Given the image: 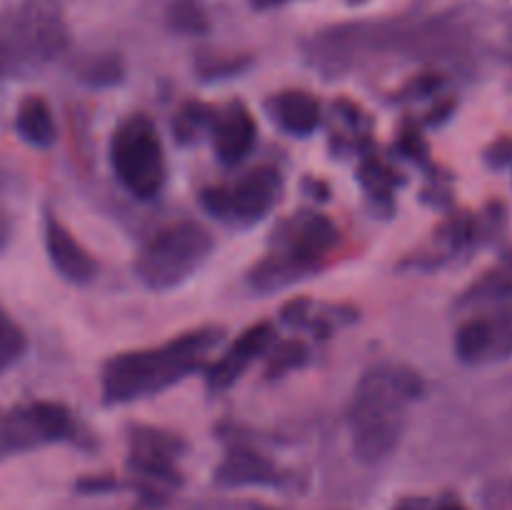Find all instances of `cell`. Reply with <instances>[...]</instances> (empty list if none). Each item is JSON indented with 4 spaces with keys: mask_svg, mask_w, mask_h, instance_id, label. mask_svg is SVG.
Returning <instances> with one entry per match:
<instances>
[{
    "mask_svg": "<svg viewBox=\"0 0 512 510\" xmlns=\"http://www.w3.org/2000/svg\"><path fill=\"white\" fill-rule=\"evenodd\" d=\"M503 23L505 18L475 3L455 5L428 18L343 23L315 33L305 43V58L328 78L385 53L475 70L488 55L498 53L493 35Z\"/></svg>",
    "mask_w": 512,
    "mask_h": 510,
    "instance_id": "obj_1",
    "label": "cell"
},
{
    "mask_svg": "<svg viewBox=\"0 0 512 510\" xmlns=\"http://www.w3.org/2000/svg\"><path fill=\"white\" fill-rule=\"evenodd\" d=\"M425 395V380L403 363H380L365 370L348 405L353 453L360 463L378 465L398 450L408 408Z\"/></svg>",
    "mask_w": 512,
    "mask_h": 510,
    "instance_id": "obj_2",
    "label": "cell"
},
{
    "mask_svg": "<svg viewBox=\"0 0 512 510\" xmlns=\"http://www.w3.org/2000/svg\"><path fill=\"white\" fill-rule=\"evenodd\" d=\"M218 325L188 330L173 340L143 350H128L105 360L100 370V393L105 405H128L153 398L183 383L208 365V355L223 340Z\"/></svg>",
    "mask_w": 512,
    "mask_h": 510,
    "instance_id": "obj_3",
    "label": "cell"
},
{
    "mask_svg": "<svg viewBox=\"0 0 512 510\" xmlns=\"http://www.w3.org/2000/svg\"><path fill=\"white\" fill-rule=\"evenodd\" d=\"M463 323L455 330V355L465 365H485L512 355V253L483 273L460 298Z\"/></svg>",
    "mask_w": 512,
    "mask_h": 510,
    "instance_id": "obj_4",
    "label": "cell"
},
{
    "mask_svg": "<svg viewBox=\"0 0 512 510\" xmlns=\"http://www.w3.org/2000/svg\"><path fill=\"white\" fill-rule=\"evenodd\" d=\"M338 238V225L318 210L288 215L275 225L265 258L250 268V290L260 295L278 293L308 278L323 265Z\"/></svg>",
    "mask_w": 512,
    "mask_h": 510,
    "instance_id": "obj_5",
    "label": "cell"
},
{
    "mask_svg": "<svg viewBox=\"0 0 512 510\" xmlns=\"http://www.w3.org/2000/svg\"><path fill=\"white\" fill-rule=\"evenodd\" d=\"M70 48L60 0H23L0 15V73L30 78Z\"/></svg>",
    "mask_w": 512,
    "mask_h": 510,
    "instance_id": "obj_6",
    "label": "cell"
},
{
    "mask_svg": "<svg viewBox=\"0 0 512 510\" xmlns=\"http://www.w3.org/2000/svg\"><path fill=\"white\" fill-rule=\"evenodd\" d=\"M215 238L205 225L180 220L160 228L145 240L133 260L135 278L148 290L163 293L183 285L210 258Z\"/></svg>",
    "mask_w": 512,
    "mask_h": 510,
    "instance_id": "obj_7",
    "label": "cell"
},
{
    "mask_svg": "<svg viewBox=\"0 0 512 510\" xmlns=\"http://www.w3.org/2000/svg\"><path fill=\"white\" fill-rule=\"evenodd\" d=\"M110 165L118 183L138 200H155L168 180L163 140L153 120L133 113L113 130Z\"/></svg>",
    "mask_w": 512,
    "mask_h": 510,
    "instance_id": "obj_8",
    "label": "cell"
},
{
    "mask_svg": "<svg viewBox=\"0 0 512 510\" xmlns=\"http://www.w3.org/2000/svg\"><path fill=\"white\" fill-rule=\"evenodd\" d=\"M83 438L75 413L58 400H30L0 410V460L50 443H80Z\"/></svg>",
    "mask_w": 512,
    "mask_h": 510,
    "instance_id": "obj_9",
    "label": "cell"
},
{
    "mask_svg": "<svg viewBox=\"0 0 512 510\" xmlns=\"http://www.w3.org/2000/svg\"><path fill=\"white\" fill-rule=\"evenodd\" d=\"M283 188V175L275 165H258L230 185H213L200 193V203L213 218L248 228L260 223L275 208Z\"/></svg>",
    "mask_w": 512,
    "mask_h": 510,
    "instance_id": "obj_10",
    "label": "cell"
},
{
    "mask_svg": "<svg viewBox=\"0 0 512 510\" xmlns=\"http://www.w3.org/2000/svg\"><path fill=\"white\" fill-rule=\"evenodd\" d=\"M275 335H278L275 333V323H270V320H260V323L245 328L218 360L205 365V385H208V390L220 393V390L233 388L243 378L245 370L273 348Z\"/></svg>",
    "mask_w": 512,
    "mask_h": 510,
    "instance_id": "obj_11",
    "label": "cell"
},
{
    "mask_svg": "<svg viewBox=\"0 0 512 510\" xmlns=\"http://www.w3.org/2000/svg\"><path fill=\"white\" fill-rule=\"evenodd\" d=\"M185 440L168 430L150 428V425H133L130 428V468L140 475L165 483H180L175 460L183 455Z\"/></svg>",
    "mask_w": 512,
    "mask_h": 510,
    "instance_id": "obj_12",
    "label": "cell"
},
{
    "mask_svg": "<svg viewBox=\"0 0 512 510\" xmlns=\"http://www.w3.org/2000/svg\"><path fill=\"white\" fill-rule=\"evenodd\" d=\"M43 243L50 265L58 270L60 278L68 283L85 285L98 273V263L73 235V230L63 223L55 213L45 210L43 215Z\"/></svg>",
    "mask_w": 512,
    "mask_h": 510,
    "instance_id": "obj_13",
    "label": "cell"
},
{
    "mask_svg": "<svg viewBox=\"0 0 512 510\" xmlns=\"http://www.w3.org/2000/svg\"><path fill=\"white\" fill-rule=\"evenodd\" d=\"M210 138H213L215 155L223 165L243 163L255 148L258 140V123L245 103L233 100V103L215 108L213 123H210Z\"/></svg>",
    "mask_w": 512,
    "mask_h": 510,
    "instance_id": "obj_14",
    "label": "cell"
},
{
    "mask_svg": "<svg viewBox=\"0 0 512 510\" xmlns=\"http://www.w3.org/2000/svg\"><path fill=\"white\" fill-rule=\"evenodd\" d=\"M215 480L225 488H243V485H280L285 473L270 458L253 448H233L215 470Z\"/></svg>",
    "mask_w": 512,
    "mask_h": 510,
    "instance_id": "obj_15",
    "label": "cell"
},
{
    "mask_svg": "<svg viewBox=\"0 0 512 510\" xmlns=\"http://www.w3.org/2000/svg\"><path fill=\"white\" fill-rule=\"evenodd\" d=\"M265 110L280 130L295 138H308L320 128V103L305 90H283L270 95Z\"/></svg>",
    "mask_w": 512,
    "mask_h": 510,
    "instance_id": "obj_16",
    "label": "cell"
},
{
    "mask_svg": "<svg viewBox=\"0 0 512 510\" xmlns=\"http://www.w3.org/2000/svg\"><path fill=\"white\" fill-rule=\"evenodd\" d=\"M15 130L33 148H50L58 140L53 108L43 95H25L15 113Z\"/></svg>",
    "mask_w": 512,
    "mask_h": 510,
    "instance_id": "obj_17",
    "label": "cell"
},
{
    "mask_svg": "<svg viewBox=\"0 0 512 510\" xmlns=\"http://www.w3.org/2000/svg\"><path fill=\"white\" fill-rule=\"evenodd\" d=\"M75 75H78L80 83L90 85V88H110V85H118L123 80L125 63L120 53H113V50L95 53L75 65Z\"/></svg>",
    "mask_w": 512,
    "mask_h": 510,
    "instance_id": "obj_18",
    "label": "cell"
},
{
    "mask_svg": "<svg viewBox=\"0 0 512 510\" xmlns=\"http://www.w3.org/2000/svg\"><path fill=\"white\" fill-rule=\"evenodd\" d=\"M25 350H28V338H25L23 328L13 320V315L0 305V375L8 373L10 368L23 360Z\"/></svg>",
    "mask_w": 512,
    "mask_h": 510,
    "instance_id": "obj_19",
    "label": "cell"
},
{
    "mask_svg": "<svg viewBox=\"0 0 512 510\" xmlns=\"http://www.w3.org/2000/svg\"><path fill=\"white\" fill-rule=\"evenodd\" d=\"M168 25L175 33L203 35L210 30V18L200 0H173L168 5Z\"/></svg>",
    "mask_w": 512,
    "mask_h": 510,
    "instance_id": "obj_20",
    "label": "cell"
},
{
    "mask_svg": "<svg viewBox=\"0 0 512 510\" xmlns=\"http://www.w3.org/2000/svg\"><path fill=\"white\" fill-rule=\"evenodd\" d=\"M215 108L210 105L198 103V100H190L180 108V113L175 115L173 120V135L180 140V143H193L195 138H200V133L210 130V123H213Z\"/></svg>",
    "mask_w": 512,
    "mask_h": 510,
    "instance_id": "obj_21",
    "label": "cell"
},
{
    "mask_svg": "<svg viewBox=\"0 0 512 510\" xmlns=\"http://www.w3.org/2000/svg\"><path fill=\"white\" fill-rule=\"evenodd\" d=\"M310 360V348L303 340H283V343H275L270 348V360L265 375L268 378H283L290 370L303 368Z\"/></svg>",
    "mask_w": 512,
    "mask_h": 510,
    "instance_id": "obj_22",
    "label": "cell"
},
{
    "mask_svg": "<svg viewBox=\"0 0 512 510\" xmlns=\"http://www.w3.org/2000/svg\"><path fill=\"white\" fill-rule=\"evenodd\" d=\"M393 170L388 165H383L380 160H368V163L360 168V180L368 188V193H373L375 198H388L395 188Z\"/></svg>",
    "mask_w": 512,
    "mask_h": 510,
    "instance_id": "obj_23",
    "label": "cell"
},
{
    "mask_svg": "<svg viewBox=\"0 0 512 510\" xmlns=\"http://www.w3.org/2000/svg\"><path fill=\"white\" fill-rule=\"evenodd\" d=\"M8 193H10L8 173H5V168L0 165V253L8 248L10 238H13V225H15L13 208H10Z\"/></svg>",
    "mask_w": 512,
    "mask_h": 510,
    "instance_id": "obj_24",
    "label": "cell"
},
{
    "mask_svg": "<svg viewBox=\"0 0 512 510\" xmlns=\"http://www.w3.org/2000/svg\"><path fill=\"white\" fill-rule=\"evenodd\" d=\"M248 65V58H238V55H218V58H208L198 65L200 73L205 78H220V75H235Z\"/></svg>",
    "mask_w": 512,
    "mask_h": 510,
    "instance_id": "obj_25",
    "label": "cell"
},
{
    "mask_svg": "<svg viewBox=\"0 0 512 510\" xmlns=\"http://www.w3.org/2000/svg\"><path fill=\"white\" fill-rule=\"evenodd\" d=\"M483 158L493 170L512 168V138H498L495 143H490Z\"/></svg>",
    "mask_w": 512,
    "mask_h": 510,
    "instance_id": "obj_26",
    "label": "cell"
},
{
    "mask_svg": "<svg viewBox=\"0 0 512 510\" xmlns=\"http://www.w3.org/2000/svg\"><path fill=\"white\" fill-rule=\"evenodd\" d=\"M435 503L430 498H420V495H410V498L398 500L390 510H433Z\"/></svg>",
    "mask_w": 512,
    "mask_h": 510,
    "instance_id": "obj_27",
    "label": "cell"
},
{
    "mask_svg": "<svg viewBox=\"0 0 512 510\" xmlns=\"http://www.w3.org/2000/svg\"><path fill=\"white\" fill-rule=\"evenodd\" d=\"M433 510H470V508L465 503H460V500L448 498V500H443V503H435Z\"/></svg>",
    "mask_w": 512,
    "mask_h": 510,
    "instance_id": "obj_28",
    "label": "cell"
},
{
    "mask_svg": "<svg viewBox=\"0 0 512 510\" xmlns=\"http://www.w3.org/2000/svg\"><path fill=\"white\" fill-rule=\"evenodd\" d=\"M285 0H250V5L258 10H270V8H278V5H283Z\"/></svg>",
    "mask_w": 512,
    "mask_h": 510,
    "instance_id": "obj_29",
    "label": "cell"
},
{
    "mask_svg": "<svg viewBox=\"0 0 512 510\" xmlns=\"http://www.w3.org/2000/svg\"><path fill=\"white\" fill-rule=\"evenodd\" d=\"M350 3H365V0H350Z\"/></svg>",
    "mask_w": 512,
    "mask_h": 510,
    "instance_id": "obj_30",
    "label": "cell"
},
{
    "mask_svg": "<svg viewBox=\"0 0 512 510\" xmlns=\"http://www.w3.org/2000/svg\"><path fill=\"white\" fill-rule=\"evenodd\" d=\"M0 78H3V73H0Z\"/></svg>",
    "mask_w": 512,
    "mask_h": 510,
    "instance_id": "obj_31",
    "label": "cell"
}]
</instances>
